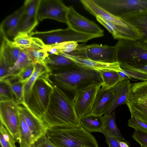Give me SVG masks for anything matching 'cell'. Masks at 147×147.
I'll use <instances>...</instances> for the list:
<instances>
[{
    "instance_id": "27",
    "label": "cell",
    "mask_w": 147,
    "mask_h": 147,
    "mask_svg": "<svg viewBox=\"0 0 147 147\" xmlns=\"http://www.w3.org/2000/svg\"><path fill=\"white\" fill-rule=\"evenodd\" d=\"M35 63L34 61L27 53L24 50H21L17 60L10 68L8 75L5 78L18 77L23 70Z\"/></svg>"
},
{
    "instance_id": "3",
    "label": "cell",
    "mask_w": 147,
    "mask_h": 147,
    "mask_svg": "<svg viewBox=\"0 0 147 147\" xmlns=\"http://www.w3.org/2000/svg\"><path fill=\"white\" fill-rule=\"evenodd\" d=\"M46 135L56 147H99L94 136L81 126L48 127Z\"/></svg>"
},
{
    "instance_id": "9",
    "label": "cell",
    "mask_w": 147,
    "mask_h": 147,
    "mask_svg": "<svg viewBox=\"0 0 147 147\" xmlns=\"http://www.w3.org/2000/svg\"><path fill=\"white\" fill-rule=\"evenodd\" d=\"M0 122L16 142L20 139L19 105L15 100L0 101Z\"/></svg>"
},
{
    "instance_id": "47",
    "label": "cell",
    "mask_w": 147,
    "mask_h": 147,
    "mask_svg": "<svg viewBox=\"0 0 147 147\" xmlns=\"http://www.w3.org/2000/svg\"><path fill=\"white\" fill-rule=\"evenodd\" d=\"M0 147H2L0 145Z\"/></svg>"
},
{
    "instance_id": "4",
    "label": "cell",
    "mask_w": 147,
    "mask_h": 147,
    "mask_svg": "<svg viewBox=\"0 0 147 147\" xmlns=\"http://www.w3.org/2000/svg\"><path fill=\"white\" fill-rule=\"evenodd\" d=\"M52 74L51 71L47 72L37 78L33 86L25 106L42 120L53 89L54 83L50 78Z\"/></svg>"
},
{
    "instance_id": "40",
    "label": "cell",
    "mask_w": 147,
    "mask_h": 147,
    "mask_svg": "<svg viewBox=\"0 0 147 147\" xmlns=\"http://www.w3.org/2000/svg\"><path fill=\"white\" fill-rule=\"evenodd\" d=\"M122 71L131 78L137 79L142 81H147V75L144 73L124 69H122Z\"/></svg>"
},
{
    "instance_id": "30",
    "label": "cell",
    "mask_w": 147,
    "mask_h": 147,
    "mask_svg": "<svg viewBox=\"0 0 147 147\" xmlns=\"http://www.w3.org/2000/svg\"><path fill=\"white\" fill-rule=\"evenodd\" d=\"M20 147H32L34 142L32 135L19 111Z\"/></svg>"
},
{
    "instance_id": "7",
    "label": "cell",
    "mask_w": 147,
    "mask_h": 147,
    "mask_svg": "<svg viewBox=\"0 0 147 147\" xmlns=\"http://www.w3.org/2000/svg\"><path fill=\"white\" fill-rule=\"evenodd\" d=\"M110 13L122 18L128 15L147 10V0H93Z\"/></svg>"
},
{
    "instance_id": "13",
    "label": "cell",
    "mask_w": 147,
    "mask_h": 147,
    "mask_svg": "<svg viewBox=\"0 0 147 147\" xmlns=\"http://www.w3.org/2000/svg\"><path fill=\"white\" fill-rule=\"evenodd\" d=\"M101 85L92 86L74 94L73 100L77 115L80 119L91 113Z\"/></svg>"
},
{
    "instance_id": "32",
    "label": "cell",
    "mask_w": 147,
    "mask_h": 147,
    "mask_svg": "<svg viewBox=\"0 0 147 147\" xmlns=\"http://www.w3.org/2000/svg\"><path fill=\"white\" fill-rule=\"evenodd\" d=\"M13 45L21 50L30 48L32 44V37L30 34L24 32H19L11 41Z\"/></svg>"
},
{
    "instance_id": "5",
    "label": "cell",
    "mask_w": 147,
    "mask_h": 147,
    "mask_svg": "<svg viewBox=\"0 0 147 147\" xmlns=\"http://www.w3.org/2000/svg\"><path fill=\"white\" fill-rule=\"evenodd\" d=\"M117 62L133 66L147 64V43L141 40H119L114 46Z\"/></svg>"
},
{
    "instance_id": "41",
    "label": "cell",
    "mask_w": 147,
    "mask_h": 147,
    "mask_svg": "<svg viewBox=\"0 0 147 147\" xmlns=\"http://www.w3.org/2000/svg\"><path fill=\"white\" fill-rule=\"evenodd\" d=\"M32 147H56L46 135H44L36 141Z\"/></svg>"
},
{
    "instance_id": "29",
    "label": "cell",
    "mask_w": 147,
    "mask_h": 147,
    "mask_svg": "<svg viewBox=\"0 0 147 147\" xmlns=\"http://www.w3.org/2000/svg\"><path fill=\"white\" fill-rule=\"evenodd\" d=\"M9 85L14 96L16 102L19 105H25L24 88L25 83L20 81L18 77H10L3 80Z\"/></svg>"
},
{
    "instance_id": "42",
    "label": "cell",
    "mask_w": 147,
    "mask_h": 147,
    "mask_svg": "<svg viewBox=\"0 0 147 147\" xmlns=\"http://www.w3.org/2000/svg\"><path fill=\"white\" fill-rule=\"evenodd\" d=\"M122 69L138 71L147 75V64L139 66L128 65L124 63H119Z\"/></svg>"
},
{
    "instance_id": "35",
    "label": "cell",
    "mask_w": 147,
    "mask_h": 147,
    "mask_svg": "<svg viewBox=\"0 0 147 147\" xmlns=\"http://www.w3.org/2000/svg\"><path fill=\"white\" fill-rule=\"evenodd\" d=\"M0 101L8 100H16L14 96L9 84L4 80H0Z\"/></svg>"
},
{
    "instance_id": "25",
    "label": "cell",
    "mask_w": 147,
    "mask_h": 147,
    "mask_svg": "<svg viewBox=\"0 0 147 147\" xmlns=\"http://www.w3.org/2000/svg\"><path fill=\"white\" fill-rule=\"evenodd\" d=\"M81 126L91 133L98 132L102 133L103 116L90 114L80 119Z\"/></svg>"
},
{
    "instance_id": "34",
    "label": "cell",
    "mask_w": 147,
    "mask_h": 147,
    "mask_svg": "<svg viewBox=\"0 0 147 147\" xmlns=\"http://www.w3.org/2000/svg\"><path fill=\"white\" fill-rule=\"evenodd\" d=\"M78 45L76 42L69 41L50 46L57 49L60 53L69 54L75 51L77 48Z\"/></svg>"
},
{
    "instance_id": "43",
    "label": "cell",
    "mask_w": 147,
    "mask_h": 147,
    "mask_svg": "<svg viewBox=\"0 0 147 147\" xmlns=\"http://www.w3.org/2000/svg\"><path fill=\"white\" fill-rule=\"evenodd\" d=\"M109 147H121L118 141L115 138L107 135H104Z\"/></svg>"
},
{
    "instance_id": "2",
    "label": "cell",
    "mask_w": 147,
    "mask_h": 147,
    "mask_svg": "<svg viewBox=\"0 0 147 147\" xmlns=\"http://www.w3.org/2000/svg\"><path fill=\"white\" fill-rule=\"evenodd\" d=\"M51 76L56 85L74 95L90 86L101 85L102 82L100 72L77 65L52 73Z\"/></svg>"
},
{
    "instance_id": "38",
    "label": "cell",
    "mask_w": 147,
    "mask_h": 147,
    "mask_svg": "<svg viewBox=\"0 0 147 147\" xmlns=\"http://www.w3.org/2000/svg\"><path fill=\"white\" fill-rule=\"evenodd\" d=\"M132 138L141 146L147 147V133L136 129L132 136Z\"/></svg>"
},
{
    "instance_id": "8",
    "label": "cell",
    "mask_w": 147,
    "mask_h": 147,
    "mask_svg": "<svg viewBox=\"0 0 147 147\" xmlns=\"http://www.w3.org/2000/svg\"><path fill=\"white\" fill-rule=\"evenodd\" d=\"M69 54L100 62H117L115 46L107 45L79 44L76 49Z\"/></svg>"
},
{
    "instance_id": "6",
    "label": "cell",
    "mask_w": 147,
    "mask_h": 147,
    "mask_svg": "<svg viewBox=\"0 0 147 147\" xmlns=\"http://www.w3.org/2000/svg\"><path fill=\"white\" fill-rule=\"evenodd\" d=\"M30 34L32 37L40 39L47 46L69 41L86 42L91 39L101 37L99 35L80 33L68 27L47 31H36Z\"/></svg>"
},
{
    "instance_id": "46",
    "label": "cell",
    "mask_w": 147,
    "mask_h": 147,
    "mask_svg": "<svg viewBox=\"0 0 147 147\" xmlns=\"http://www.w3.org/2000/svg\"><path fill=\"white\" fill-rule=\"evenodd\" d=\"M145 42H146L147 43V41H146Z\"/></svg>"
},
{
    "instance_id": "16",
    "label": "cell",
    "mask_w": 147,
    "mask_h": 147,
    "mask_svg": "<svg viewBox=\"0 0 147 147\" xmlns=\"http://www.w3.org/2000/svg\"><path fill=\"white\" fill-rule=\"evenodd\" d=\"M84 8L95 17H98L103 20L115 25L125 27H130L132 25L123 18L108 12L98 5L93 0L80 1Z\"/></svg>"
},
{
    "instance_id": "14",
    "label": "cell",
    "mask_w": 147,
    "mask_h": 147,
    "mask_svg": "<svg viewBox=\"0 0 147 147\" xmlns=\"http://www.w3.org/2000/svg\"><path fill=\"white\" fill-rule=\"evenodd\" d=\"M40 0H26L24 2L25 8L18 28V32L30 34L38 23V9Z\"/></svg>"
},
{
    "instance_id": "20",
    "label": "cell",
    "mask_w": 147,
    "mask_h": 147,
    "mask_svg": "<svg viewBox=\"0 0 147 147\" xmlns=\"http://www.w3.org/2000/svg\"><path fill=\"white\" fill-rule=\"evenodd\" d=\"M113 95V92L112 89L106 90H102L100 89L90 114L101 116L104 115Z\"/></svg>"
},
{
    "instance_id": "44",
    "label": "cell",
    "mask_w": 147,
    "mask_h": 147,
    "mask_svg": "<svg viewBox=\"0 0 147 147\" xmlns=\"http://www.w3.org/2000/svg\"><path fill=\"white\" fill-rule=\"evenodd\" d=\"M118 75L122 80H129L131 78L126 74L122 71L117 72Z\"/></svg>"
},
{
    "instance_id": "23",
    "label": "cell",
    "mask_w": 147,
    "mask_h": 147,
    "mask_svg": "<svg viewBox=\"0 0 147 147\" xmlns=\"http://www.w3.org/2000/svg\"><path fill=\"white\" fill-rule=\"evenodd\" d=\"M115 111L110 115L103 116V131L105 135L115 138L118 141L127 143L121 134L115 122Z\"/></svg>"
},
{
    "instance_id": "15",
    "label": "cell",
    "mask_w": 147,
    "mask_h": 147,
    "mask_svg": "<svg viewBox=\"0 0 147 147\" xmlns=\"http://www.w3.org/2000/svg\"><path fill=\"white\" fill-rule=\"evenodd\" d=\"M19 110L31 133L34 143L46 135L48 127L42 120L34 114L25 106L19 105Z\"/></svg>"
},
{
    "instance_id": "39",
    "label": "cell",
    "mask_w": 147,
    "mask_h": 147,
    "mask_svg": "<svg viewBox=\"0 0 147 147\" xmlns=\"http://www.w3.org/2000/svg\"><path fill=\"white\" fill-rule=\"evenodd\" d=\"M34 70V64L23 70L18 75V77L21 82L26 83L33 74Z\"/></svg>"
},
{
    "instance_id": "48",
    "label": "cell",
    "mask_w": 147,
    "mask_h": 147,
    "mask_svg": "<svg viewBox=\"0 0 147 147\" xmlns=\"http://www.w3.org/2000/svg\"></svg>"
},
{
    "instance_id": "37",
    "label": "cell",
    "mask_w": 147,
    "mask_h": 147,
    "mask_svg": "<svg viewBox=\"0 0 147 147\" xmlns=\"http://www.w3.org/2000/svg\"><path fill=\"white\" fill-rule=\"evenodd\" d=\"M11 67L7 60L3 54L0 53V80H3L7 77Z\"/></svg>"
},
{
    "instance_id": "24",
    "label": "cell",
    "mask_w": 147,
    "mask_h": 147,
    "mask_svg": "<svg viewBox=\"0 0 147 147\" xmlns=\"http://www.w3.org/2000/svg\"><path fill=\"white\" fill-rule=\"evenodd\" d=\"M45 64L52 72L63 70L77 65L71 59L60 54L49 55Z\"/></svg>"
},
{
    "instance_id": "21",
    "label": "cell",
    "mask_w": 147,
    "mask_h": 147,
    "mask_svg": "<svg viewBox=\"0 0 147 147\" xmlns=\"http://www.w3.org/2000/svg\"><path fill=\"white\" fill-rule=\"evenodd\" d=\"M122 18L140 31L142 35L140 40L147 41V10L128 15Z\"/></svg>"
},
{
    "instance_id": "45",
    "label": "cell",
    "mask_w": 147,
    "mask_h": 147,
    "mask_svg": "<svg viewBox=\"0 0 147 147\" xmlns=\"http://www.w3.org/2000/svg\"><path fill=\"white\" fill-rule=\"evenodd\" d=\"M141 146V147H144L143 146Z\"/></svg>"
},
{
    "instance_id": "18",
    "label": "cell",
    "mask_w": 147,
    "mask_h": 147,
    "mask_svg": "<svg viewBox=\"0 0 147 147\" xmlns=\"http://www.w3.org/2000/svg\"><path fill=\"white\" fill-rule=\"evenodd\" d=\"M60 54L71 59L77 65L88 69L99 72L111 71L118 72L122 71L119 63L118 62L105 63L80 58L67 54Z\"/></svg>"
},
{
    "instance_id": "17",
    "label": "cell",
    "mask_w": 147,
    "mask_h": 147,
    "mask_svg": "<svg viewBox=\"0 0 147 147\" xmlns=\"http://www.w3.org/2000/svg\"><path fill=\"white\" fill-rule=\"evenodd\" d=\"M131 84L129 80H124L111 88L113 96L104 115H110L117 107L126 104L131 93Z\"/></svg>"
},
{
    "instance_id": "19",
    "label": "cell",
    "mask_w": 147,
    "mask_h": 147,
    "mask_svg": "<svg viewBox=\"0 0 147 147\" xmlns=\"http://www.w3.org/2000/svg\"><path fill=\"white\" fill-rule=\"evenodd\" d=\"M24 8V6L23 5L3 21L0 26L1 34L7 38L8 36L13 38L17 35L19 26Z\"/></svg>"
},
{
    "instance_id": "11",
    "label": "cell",
    "mask_w": 147,
    "mask_h": 147,
    "mask_svg": "<svg viewBox=\"0 0 147 147\" xmlns=\"http://www.w3.org/2000/svg\"><path fill=\"white\" fill-rule=\"evenodd\" d=\"M68 27L77 32L104 36L103 30L96 24L78 13L73 7H68L67 15Z\"/></svg>"
},
{
    "instance_id": "12",
    "label": "cell",
    "mask_w": 147,
    "mask_h": 147,
    "mask_svg": "<svg viewBox=\"0 0 147 147\" xmlns=\"http://www.w3.org/2000/svg\"><path fill=\"white\" fill-rule=\"evenodd\" d=\"M68 8L60 0H40L37 10L38 20L41 21L50 19L67 24Z\"/></svg>"
},
{
    "instance_id": "33",
    "label": "cell",
    "mask_w": 147,
    "mask_h": 147,
    "mask_svg": "<svg viewBox=\"0 0 147 147\" xmlns=\"http://www.w3.org/2000/svg\"><path fill=\"white\" fill-rule=\"evenodd\" d=\"M16 141L0 122V143L2 147H16Z\"/></svg>"
},
{
    "instance_id": "31",
    "label": "cell",
    "mask_w": 147,
    "mask_h": 147,
    "mask_svg": "<svg viewBox=\"0 0 147 147\" xmlns=\"http://www.w3.org/2000/svg\"><path fill=\"white\" fill-rule=\"evenodd\" d=\"M102 80L100 89L106 90L112 88L122 81L117 72L114 71L100 72Z\"/></svg>"
},
{
    "instance_id": "28",
    "label": "cell",
    "mask_w": 147,
    "mask_h": 147,
    "mask_svg": "<svg viewBox=\"0 0 147 147\" xmlns=\"http://www.w3.org/2000/svg\"><path fill=\"white\" fill-rule=\"evenodd\" d=\"M49 71H51L46 64L35 62L34 72L29 80L25 84L24 86V99L25 104L24 106L26 105L32 87L36 81L40 76Z\"/></svg>"
},
{
    "instance_id": "10",
    "label": "cell",
    "mask_w": 147,
    "mask_h": 147,
    "mask_svg": "<svg viewBox=\"0 0 147 147\" xmlns=\"http://www.w3.org/2000/svg\"><path fill=\"white\" fill-rule=\"evenodd\" d=\"M126 104L136 118L147 124V81L131 84V91Z\"/></svg>"
},
{
    "instance_id": "36",
    "label": "cell",
    "mask_w": 147,
    "mask_h": 147,
    "mask_svg": "<svg viewBox=\"0 0 147 147\" xmlns=\"http://www.w3.org/2000/svg\"><path fill=\"white\" fill-rule=\"evenodd\" d=\"M131 114V117L128 121V126L135 129H138L147 133V124L138 120L133 110L128 108Z\"/></svg>"
},
{
    "instance_id": "26",
    "label": "cell",
    "mask_w": 147,
    "mask_h": 147,
    "mask_svg": "<svg viewBox=\"0 0 147 147\" xmlns=\"http://www.w3.org/2000/svg\"><path fill=\"white\" fill-rule=\"evenodd\" d=\"M1 35L2 41L0 53L3 54L11 67L17 60L21 49L13 45L11 41L8 38L1 34Z\"/></svg>"
},
{
    "instance_id": "22",
    "label": "cell",
    "mask_w": 147,
    "mask_h": 147,
    "mask_svg": "<svg viewBox=\"0 0 147 147\" xmlns=\"http://www.w3.org/2000/svg\"><path fill=\"white\" fill-rule=\"evenodd\" d=\"M46 45L40 39L32 37L31 47L24 50L32 58L35 62L45 64V61L49 57Z\"/></svg>"
},
{
    "instance_id": "1",
    "label": "cell",
    "mask_w": 147,
    "mask_h": 147,
    "mask_svg": "<svg viewBox=\"0 0 147 147\" xmlns=\"http://www.w3.org/2000/svg\"><path fill=\"white\" fill-rule=\"evenodd\" d=\"M42 120L49 127L81 126L73 100L54 83Z\"/></svg>"
}]
</instances>
